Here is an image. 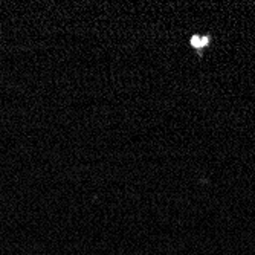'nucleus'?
Here are the masks:
<instances>
[{"label":"nucleus","instance_id":"nucleus-1","mask_svg":"<svg viewBox=\"0 0 255 255\" xmlns=\"http://www.w3.org/2000/svg\"><path fill=\"white\" fill-rule=\"evenodd\" d=\"M210 43V38L208 37H200V35H194L193 38H191V44L194 46L196 49H202V48H205V46Z\"/></svg>","mask_w":255,"mask_h":255}]
</instances>
